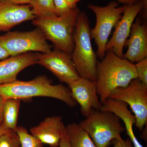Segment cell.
<instances>
[{
    "mask_svg": "<svg viewBox=\"0 0 147 147\" xmlns=\"http://www.w3.org/2000/svg\"><path fill=\"white\" fill-rule=\"evenodd\" d=\"M100 110L112 112L123 121L126 129L127 134L129 137L134 147H144L136 138L133 129L136 119L135 116L129 110L128 105L120 100L108 98L102 104Z\"/></svg>",
    "mask_w": 147,
    "mask_h": 147,
    "instance_id": "cell-16",
    "label": "cell"
},
{
    "mask_svg": "<svg viewBox=\"0 0 147 147\" xmlns=\"http://www.w3.org/2000/svg\"><path fill=\"white\" fill-rule=\"evenodd\" d=\"M53 2L57 16L63 15L72 9L66 0H53Z\"/></svg>",
    "mask_w": 147,
    "mask_h": 147,
    "instance_id": "cell-23",
    "label": "cell"
},
{
    "mask_svg": "<svg viewBox=\"0 0 147 147\" xmlns=\"http://www.w3.org/2000/svg\"><path fill=\"white\" fill-rule=\"evenodd\" d=\"M0 41L10 57L33 51L48 53L52 50L44 33L37 27L30 31L8 32L0 36Z\"/></svg>",
    "mask_w": 147,
    "mask_h": 147,
    "instance_id": "cell-7",
    "label": "cell"
},
{
    "mask_svg": "<svg viewBox=\"0 0 147 147\" xmlns=\"http://www.w3.org/2000/svg\"><path fill=\"white\" fill-rule=\"evenodd\" d=\"M7 130H8L6 129H5L3 127V126L2 124L0 123V137H1V136L5 131H7Z\"/></svg>",
    "mask_w": 147,
    "mask_h": 147,
    "instance_id": "cell-32",
    "label": "cell"
},
{
    "mask_svg": "<svg viewBox=\"0 0 147 147\" xmlns=\"http://www.w3.org/2000/svg\"><path fill=\"white\" fill-rule=\"evenodd\" d=\"M124 5L125 11L122 16L115 26L114 33L105 46V52L112 50L121 58L123 57L124 47L130 34L131 26L137 15L143 9L139 0L133 4Z\"/></svg>",
    "mask_w": 147,
    "mask_h": 147,
    "instance_id": "cell-10",
    "label": "cell"
},
{
    "mask_svg": "<svg viewBox=\"0 0 147 147\" xmlns=\"http://www.w3.org/2000/svg\"><path fill=\"white\" fill-rule=\"evenodd\" d=\"M110 98L120 100L129 105L136 119L135 125L142 131L147 122V86L138 78L125 87L116 89Z\"/></svg>",
    "mask_w": 147,
    "mask_h": 147,
    "instance_id": "cell-8",
    "label": "cell"
},
{
    "mask_svg": "<svg viewBox=\"0 0 147 147\" xmlns=\"http://www.w3.org/2000/svg\"><path fill=\"white\" fill-rule=\"evenodd\" d=\"M80 11L77 7L61 16L36 18L33 24L42 30L55 48L71 55L74 45V32Z\"/></svg>",
    "mask_w": 147,
    "mask_h": 147,
    "instance_id": "cell-4",
    "label": "cell"
},
{
    "mask_svg": "<svg viewBox=\"0 0 147 147\" xmlns=\"http://www.w3.org/2000/svg\"><path fill=\"white\" fill-rule=\"evenodd\" d=\"M8 1L14 4L21 5L29 4L31 0H8Z\"/></svg>",
    "mask_w": 147,
    "mask_h": 147,
    "instance_id": "cell-29",
    "label": "cell"
},
{
    "mask_svg": "<svg viewBox=\"0 0 147 147\" xmlns=\"http://www.w3.org/2000/svg\"><path fill=\"white\" fill-rule=\"evenodd\" d=\"M65 128L61 117L54 116L47 117L38 125L31 127L30 132L43 144L59 147Z\"/></svg>",
    "mask_w": 147,
    "mask_h": 147,
    "instance_id": "cell-15",
    "label": "cell"
},
{
    "mask_svg": "<svg viewBox=\"0 0 147 147\" xmlns=\"http://www.w3.org/2000/svg\"><path fill=\"white\" fill-rule=\"evenodd\" d=\"M111 144H113L114 145L113 147H134L130 139H127L124 140L122 137L114 139Z\"/></svg>",
    "mask_w": 147,
    "mask_h": 147,
    "instance_id": "cell-24",
    "label": "cell"
},
{
    "mask_svg": "<svg viewBox=\"0 0 147 147\" xmlns=\"http://www.w3.org/2000/svg\"><path fill=\"white\" fill-rule=\"evenodd\" d=\"M91 30L86 13L80 11L74 32V45L71 55L80 77L96 82L97 56L92 47Z\"/></svg>",
    "mask_w": 147,
    "mask_h": 147,
    "instance_id": "cell-3",
    "label": "cell"
},
{
    "mask_svg": "<svg viewBox=\"0 0 147 147\" xmlns=\"http://www.w3.org/2000/svg\"><path fill=\"white\" fill-rule=\"evenodd\" d=\"M134 65L137 71V78L147 86V57Z\"/></svg>",
    "mask_w": 147,
    "mask_h": 147,
    "instance_id": "cell-22",
    "label": "cell"
},
{
    "mask_svg": "<svg viewBox=\"0 0 147 147\" xmlns=\"http://www.w3.org/2000/svg\"><path fill=\"white\" fill-rule=\"evenodd\" d=\"M68 87L72 97L81 107L82 115L86 118L92 109L100 110L102 103L98 95L96 82L80 77L69 84Z\"/></svg>",
    "mask_w": 147,
    "mask_h": 147,
    "instance_id": "cell-11",
    "label": "cell"
},
{
    "mask_svg": "<svg viewBox=\"0 0 147 147\" xmlns=\"http://www.w3.org/2000/svg\"><path fill=\"white\" fill-rule=\"evenodd\" d=\"M36 64V53L32 52L10 56L0 61V85L16 81L18 74L23 69Z\"/></svg>",
    "mask_w": 147,
    "mask_h": 147,
    "instance_id": "cell-14",
    "label": "cell"
},
{
    "mask_svg": "<svg viewBox=\"0 0 147 147\" xmlns=\"http://www.w3.org/2000/svg\"><path fill=\"white\" fill-rule=\"evenodd\" d=\"M88 7L94 12L96 23L93 29H91L90 36L94 40L97 46L96 55L102 59L105 56V46L113 28L122 16L125 5L119 6V3L113 1L108 5L101 7L90 4Z\"/></svg>",
    "mask_w": 147,
    "mask_h": 147,
    "instance_id": "cell-6",
    "label": "cell"
},
{
    "mask_svg": "<svg viewBox=\"0 0 147 147\" xmlns=\"http://www.w3.org/2000/svg\"><path fill=\"white\" fill-rule=\"evenodd\" d=\"M65 127L71 147H96L79 124L73 123Z\"/></svg>",
    "mask_w": 147,
    "mask_h": 147,
    "instance_id": "cell-17",
    "label": "cell"
},
{
    "mask_svg": "<svg viewBox=\"0 0 147 147\" xmlns=\"http://www.w3.org/2000/svg\"><path fill=\"white\" fill-rule=\"evenodd\" d=\"M21 99L11 98L5 99L3 110V126L7 130L16 131Z\"/></svg>",
    "mask_w": 147,
    "mask_h": 147,
    "instance_id": "cell-18",
    "label": "cell"
},
{
    "mask_svg": "<svg viewBox=\"0 0 147 147\" xmlns=\"http://www.w3.org/2000/svg\"><path fill=\"white\" fill-rule=\"evenodd\" d=\"M118 3H121L124 5L133 4L137 3L139 0H117Z\"/></svg>",
    "mask_w": 147,
    "mask_h": 147,
    "instance_id": "cell-30",
    "label": "cell"
},
{
    "mask_svg": "<svg viewBox=\"0 0 147 147\" xmlns=\"http://www.w3.org/2000/svg\"><path fill=\"white\" fill-rule=\"evenodd\" d=\"M36 18L30 5H18L8 0H0V32L8 31L18 24Z\"/></svg>",
    "mask_w": 147,
    "mask_h": 147,
    "instance_id": "cell-13",
    "label": "cell"
},
{
    "mask_svg": "<svg viewBox=\"0 0 147 147\" xmlns=\"http://www.w3.org/2000/svg\"><path fill=\"white\" fill-rule=\"evenodd\" d=\"M10 57L8 52L4 48L0 41V61L4 59Z\"/></svg>",
    "mask_w": 147,
    "mask_h": 147,
    "instance_id": "cell-26",
    "label": "cell"
},
{
    "mask_svg": "<svg viewBox=\"0 0 147 147\" xmlns=\"http://www.w3.org/2000/svg\"><path fill=\"white\" fill-rule=\"evenodd\" d=\"M29 5L36 18L57 16L53 0H31Z\"/></svg>",
    "mask_w": 147,
    "mask_h": 147,
    "instance_id": "cell-19",
    "label": "cell"
},
{
    "mask_svg": "<svg viewBox=\"0 0 147 147\" xmlns=\"http://www.w3.org/2000/svg\"><path fill=\"white\" fill-rule=\"evenodd\" d=\"M59 147H71L68 135L66 129V127L60 141Z\"/></svg>",
    "mask_w": 147,
    "mask_h": 147,
    "instance_id": "cell-25",
    "label": "cell"
},
{
    "mask_svg": "<svg viewBox=\"0 0 147 147\" xmlns=\"http://www.w3.org/2000/svg\"><path fill=\"white\" fill-rule=\"evenodd\" d=\"M5 100V99L0 95V123L1 124H2L3 123V110Z\"/></svg>",
    "mask_w": 147,
    "mask_h": 147,
    "instance_id": "cell-27",
    "label": "cell"
},
{
    "mask_svg": "<svg viewBox=\"0 0 147 147\" xmlns=\"http://www.w3.org/2000/svg\"><path fill=\"white\" fill-rule=\"evenodd\" d=\"M0 147H21L18 134L14 130H8L0 137Z\"/></svg>",
    "mask_w": 147,
    "mask_h": 147,
    "instance_id": "cell-21",
    "label": "cell"
},
{
    "mask_svg": "<svg viewBox=\"0 0 147 147\" xmlns=\"http://www.w3.org/2000/svg\"><path fill=\"white\" fill-rule=\"evenodd\" d=\"M0 95L5 99H23L42 96L56 98L65 102L71 108L77 104L71 95L69 87L63 84L53 85L52 80L40 75L31 81L16 80L0 85Z\"/></svg>",
    "mask_w": 147,
    "mask_h": 147,
    "instance_id": "cell-2",
    "label": "cell"
},
{
    "mask_svg": "<svg viewBox=\"0 0 147 147\" xmlns=\"http://www.w3.org/2000/svg\"><path fill=\"white\" fill-rule=\"evenodd\" d=\"M81 0H66L71 9L77 7V4Z\"/></svg>",
    "mask_w": 147,
    "mask_h": 147,
    "instance_id": "cell-31",
    "label": "cell"
},
{
    "mask_svg": "<svg viewBox=\"0 0 147 147\" xmlns=\"http://www.w3.org/2000/svg\"><path fill=\"white\" fill-rule=\"evenodd\" d=\"M16 132L20 140L21 147H42L43 144L24 127L17 126Z\"/></svg>",
    "mask_w": 147,
    "mask_h": 147,
    "instance_id": "cell-20",
    "label": "cell"
},
{
    "mask_svg": "<svg viewBox=\"0 0 147 147\" xmlns=\"http://www.w3.org/2000/svg\"><path fill=\"white\" fill-rule=\"evenodd\" d=\"M137 78L134 63L117 56L112 50L106 51L104 57L98 61L96 80L98 95L103 103L116 89L127 86Z\"/></svg>",
    "mask_w": 147,
    "mask_h": 147,
    "instance_id": "cell-1",
    "label": "cell"
},
{
    "mask_svg": "<svg viewBox=\"0 0 147 147\" xmlns=\"http://www.w3.org/2000/svg\"><path fill=\"white\" fill-rule=\"evenodd\" d=\"M36 54L38 64L48 69L60 82L69 85L80 77L71 55L56 48L49 53Z\"/></svg>",
    "mask_w": 147,
    "mask_h": 147,
    "instance_id": "cell-9",
    "label": "cell"
},
{
    "mask_svg": "<svg viewBox=\"0 0 147 147\" xmlns=\"http://www.w3.org/2000/svg\"><path fill=\"white\" fill-rule=\"evenodd\" d=\"M142 3L143 7V10L140 12H142V16L147 19V0H139Z\"/></svg>",
    "mask_w": 147,
    "mask_h": 147,
    "instance_id": "cell-28",
    "label": "cell"
},
{
    "mask_svg": "<svg viewBox=\"0 0 147 147\" xmlns=\"http://www.w3.org/2000/svg\"><path fill=\"white\" fill-rule=\"evenodd\" d=\"M79 124L87 131L96 147H108L121 138L125 130L121 119L112 112L92 109L89 116Z\"/></svg>",
    "mask_w": 147,
    "mask_h": 147,
    "instance_id": "cell-5",
    "label": "cell"
},
{
    "mask_svg": "<svg viewBox=\"0 0 147 147\" xmlns=\"http://www.w3.org/2000/svg\"><path fill=\"white\" fill-rule=\"evenodd\" d=\"M129 38L126 40L125 46L127 51L123 58L134 63L147 57V26L138 16L131 26Z\"/></svg>",
    "mask_w": 147,
    "mask_h": 147,
    "instance_id": "cell-12",
    "label": "cell"
}]
</instances>
